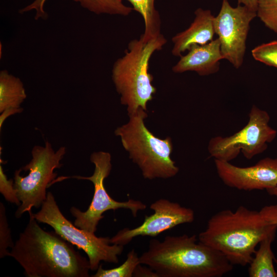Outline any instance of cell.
Instances as JSON below:
<instances>
[{
    "label": "cell",
    "instance_id": "6da1fadb",
    "mask_svg": "<svg viewBox=\"0 0 277 277\" xmlns=\"http://www.w3.org/2000/svg\"><path fill=\"white\" fill-rule=\"evenodd\" d=\"M29 220L9 251L28 277H88V259L54 231H46L29 212Z\"/></svg>",
    "mask_w": 277,
    "mask_h": 277
},
{
    "label": "cell",
    "instance_id": "7a4b0ae2",
    "mask_svg": "<svg viewBox=\"0 0 277 277\" xmlns=\"http://www.w3.org/2000/svg\"><path fill=\"white\" fill-rule=\"evenodd\" d=\"M159 277H221L233 265L220 252L199 241L195 235L151 239L140 256Z\"/></svg>",
    "mask_w": 277,
    "mask_h": 277
},
{
    "label": "cell",
    "instance_id": "3957f363",
    "mask_svg": "<svg viewBox=\"0 0 277 277\" xmlns=\"http://www.w3.org/2000/svg\"><path fill=\"white\" fill-rule=\"evenodd\" d=\"M274 230L277 225L267 222L259 211L241 205L234 211L223 209L212 215L198 239L233 265L245 266L251 262L260 242Z\"/></svg>",
    "mask_w": 277,
    "mask_h": 277
},
{
    "label": "cell",
    "instance_id": "277c9868",
    "mask_svg": "<svg viewBox=\"0 0 277 277\" xmlns=\"http://www.w3.org/2000/svg\"><path fill=\"white\" fill-rule=\"evenodd\" d=\"M167 43L163 34L144 43L140 38L131 41L125 55L114 63L112 79L121 103L127 106L128 115L139 108L147 111L148 102L153 98L156 89L149 72V61L154 52L161 50Z\"/></svg>",
    "mask_w": 277,
    "mask_h": 277
},
{
    "label": "cell",
    "instance_id": "5b68a950",
    "mask_svg": "<svg viewBox=\"0 0 277 277\" xmlns=\"http://www.w3.org/2000/svg\"><path fill=\"white\" fill-rule=\"evenodd\" d=\"M129 122L114 131L129 157L141 170L145 179H168L176 175L179 168L171 158V138L161 139L145 126L147 113L142 108L129 115Z\"/></svg>",
    "mask_w": 277,
    "mask_h": 277
},
{
    "label": "cell",
    "instance_id": "8992f818",
    "mask_svg": "<svg viewBox=\"0 0 277 277\" xmlns=\"http://www.w3.org/2000/svg\"><path fill=\"white\" fill-rule=\"evenodd\" d=\"M65 153V147L55 151L48 141L44 146L33 147L31 161L14 174V187L21 202L15 213L16 218L33 207L42 206L47 198L46 189L57 176L54 170L61 167V161Z\"/></svg>",
    "mask_w": 277,
    "mask_h": 277
},
{
    "label": "cell",
    "instance_id": "52a82bcc",
    "mask_svg": "<svg viewBox=\"0 0 277 277\" xmlns=\"http://www.w3.org/2000/svg\"><path fill=\"white\" fill-rule=\"evenodd\" d=\"M32 215L38 223L49 225L65 240L83 250L88 256L91 270H96L101 261L118 263L124 246L111 244L110 238L97 237L73 225L63 214L51 192H47L40 210Z\"/></svg>",
    "mask_w": 277,
    "mask_h": 277
},
{
    "label": "cell",
    "instance_id": "ba28073f",
    "mask_svg": "<svg viewBox=\"0 0 277 277\" xmlns=\"http://www.w3.org/2000/svg\"><path fill=\"white\" fill-rule=\"evenodd\" d=\"M247 124L240 131L229 136L211 138L208 150L215 160L230 162L242 153L247 160L264 152L276 136V131L269 125L268 113L253 105Z\"/></svg>",
    "mask_w": 277,
    "mask_h": 277
},
{
    "label": "cell",
    "instance_id": "9c48e42d",
    "mask_svg": "<svg viewBox=\"0 0 277 277\" xmlns=\"http://www.w3.org/2000/svg\"><path fill=\"white\" fill-rule=\"evenodd\" d=\"M90 161L95 166L91 176L68 177L89 180L94 186L93 196L86 211H82L75 207H72L70 209L71 214L75 217V226L94 233L99 222L104 217L103 214L106 211L128 209L131 211L134 217H136L139 211L146 208V205L140 201L129 199L125 202H118L109 195L104 185L105 180L109 175L112 168L111 156L109 152H94L90 156Z\"/></svg>",
    "mask_w": 277,
    "mask_h": 277
},
{
    "label": "cell",
    "instance_id": "30bf717a",
    "mask_svg": "<svg viewBox=\"0 0 277 277\" xmlns=\"http://www.w3.org/2000/svg\"><path fill=\"white\" fill-rule=\"evenodd\" d=\"M256 16V12L246 6L233 7L228 0H223L219 13L214 17L222 54L236 69L243 64L250 24Z\"/></svg>",
    "mask_w": 277,
    "mask_h": 277
},
{
    "label": "cell",
    "instance_id": "8fae6325",
    "mask_svg": "<svg viewBox=\"0 0 277 277\" xmlns=\"http://www.w3.org/2000/svg\"><path fill=\"white\" fill-rule=\"evenodd\" d=\"M152 214L146 215L143 223L133 228H124L110 238V243L124 246L138 236H155L177 225L190 223L194 220V212L176 202L160 199L150 205Z\"/></svg>",
    "mask_w": 277,
    "mask_h": 277
},
{
    "label": "cell",
    "instance_id": "7c38bea8",
    "mask_svg": "<svg viewBox=\"0 0 277 277\" xmlns=\"http://www.w3.org/2000/svg\"><path fill=\"white\" fill-rule=\"evenodd\" d=\"M214 165L219 177L231 188L267 190L277 185V158L265 157L253 166L244 167L215 159Z\"/></svg>",
    "mask_w": 277,
    "mask_h": 277
},
{
    "label": "cell",
    "instance_id": "4fadbf2b",
    "mask_svg": "<svg viewBox=\"0 0 277 277\" xmlns=\"http://www.w3.org/2000/svg\"><path fill=\"white\" fill-rule=\"evenodd\" d=\"M188 51L172 67L174 73L192 71L201 76H207L219 70L220 61L224 57L218 38L205 45H193Z\"/></svg>",
    "mask_w": 277,
    "mask_h": 277
},
{
    "label": "cell",
    "instance_id": "5bb4252c",
    "mask_svg": "<svg viewBox=\"0 0 277 277\" xmlns=\"http://www.w3.org/2000/svg\"><path fill=\"white\" fill-rule=\"evenodd\" d=\"M194 14L195 18L190 26L172 38L173 46L171 53L175 56H181L193 45H205L213 39L214 16L211 11L199 8Z\"/></svg>",
    "mask_w": 277,
    "mask_h": 277
},
{
    "label": "cell",
    "instance_id": "9a60e30c",
    "mask_svg": "<svg viewBox=\"0 0 277 277\" xmlns=\"http://www.w3.org/2000/svg\"><path fill=\"white\" fill-rule=\"evenodd\" d=\"M276 230L267 235L259 243L248 268L250 277H277L273 262L275 258L271 248Z\"/></svg>",
    "mask_w": 277,
    "mask_h": 277
},
{
    "label": "cell",
    "instance_id": "2e32d148",
    "mask_svg": "<svg viewBox=\"0 0 277 277\" xmlns=\"http://www.w3.org/2000/svg\"><path fill=\"white\" fill-rule=\"evenodd\" d=\"M27 95L20 78L6 70L0 72V113L8 110L23 111L21 104Z\"/></svg>",
    "mask_w": 277,
    "mask_h": 277
},
{
    "label": "cell",
    "instance_id": "e0dca14e",
    "mask_svg": "<svg viewBox=\"0 0 277 277\" xmlns=\"http://www.w3.org/2000/svg\"><path fill=\"white\" fill-rule=\"evenodd\" d=\"M133 6V9L142 16L145 24L144 33L140 39L144 43L157 38L161 34V21L155 8V0H126Z\"/></svg>",
    "mask_w": 277,
    "mask_h": 277
},
{
    "label": "cell",
    "instance_id": "ac0fdd59",
    "mask_svg": "<svg viewBox=\"0 0 277 277\" xmlns=\"http://www.w3.org/2000/svg\"><path fill=\"white\" fill-rule=\"evenodd\" d=\"M81 6L96 14H108L127 16L133 8L125 6L123 0H73Z\"/></svg>",
    "mask_w": 277,
    "mask_h": 277
},
{
    "label": "cell",
    "instance_id": "d6986e66",
    "mask_svg": "<svg viewBox=\"0 0 277 277\" xmlns=\"http://www.w3.org/2000/svg\"><path fill=\"white\" fill-rule=\"evenodd\" d=\"M140 256L134 249L129 251L125 261L120 266L104 269L100 264L93 277H132L136 267L140 264Z\"/></svg>",
    "mask_w": 277,
    "mask_h": 277
},
{
    "label": "cell",
    "instance_id": "ffe728a7",
    "mask_svg": "<svg viewBox=\"0 0 277 277\" xmlns=\"http://www.w3.org/2000/svg\"><path fill=\"white\" fill-rule=\"evenodd\" d=\"M256 16L277 34V0H257Z\"/></svg>",
    "mask_w": 277,
    "mask_h": 277
},
{
    "label": "cell",
    "instance_id": "44dd1931",
    "mask_svg": "<svg viewBox=\"0 0 277 277\" xmlns=\"http://www.w3.org/2000/svg\"><path fill=\"white\" fill-rule=\"evenodd\" d=\"M253 58L267 66L277 68V41L261 44L251 50Z\"/></svg>",
    "mask_w": 277,
    "mask_h": 277
},
{
    "label": "cell",
    "instance_id": "7402d4cb",
    "mask_svg": "<svg viewBox=\"0 0 277 277\" xmlns=\"http://www.w3.org/2000/svg\"><path fill=\"white\" fill-rule=\"evenodd\" d=\"M13 243L11 230L9 227L6 216V211L3 203H0V258L9 256L8 249L12 248Z\"/></svg>",
    "mask_w": 277,
    "mask_h": 277
},
{
    "label": "cell",
    "instance_id": "603a6c76",
    "mask_svg": "<svg viewBox=\"0 0 277 277\" xmlns=\"http://www.w3.org/2000/svg\"><path fill=\"white\" fill-rule=\"evenodd\" d=\"M0 192L5 199L11 203L20 206L21 202L17 197L14 187V180H8L2 166H0Z\"/></svg>",
    "mask_w": 277,
    "mask_h": 277
},
{
    "label": "cell",
    "instance_id": "cb8c5ba5",
    "mask_svg": "<svg viewBox=\"0 0 277 277\" xmlns=\"http://www.w3.org/2000/svg\"><path fill=\"white\" fill-rule=\"evenodd\" d=\"M47 0H35L31 4L26 6L19 10V13H23L29 11L36 10V14L34 17L35 19L37 20L40 18L42 19H47L48 14L44 10V5Z\"/></svg>",
    "mask_w": 277,
    "mask_h": 277
},
{
    "label": "cell",
    "instance_id": "d4e9b609",
    "mask_svg": "<svg viewBox=\"0 0 277 277\" xmlns=\"http://www.w3.org/2000/svg\"><path fill=\"white\" fill-rule=\"evenodd\" d=\"M259 211L267 222L277 225V204L266 205Z\"/></svg>",
    "mask_w": 277,
    "mask_h": 277
},
{
    "label": "cell",
    "instance_id": "484cf974",
    "mask_svg": "<svg viewBox=\"0 0 277 277\" xmlns=\"http://www.w3.org/2000/svg\"><path fill=\"white\" fill-rule=\"evenodd\" d=\"M141 264L137 265L134 271L133 276L135 277H159L157 273L149 267L142 266Z\"/></svg>",
    "mask_w": 277,
    "mask_h": 277
},
{
    "label": "cell",
    "instance_id": "4316f807",
    "mask_svg": "<svg viewBox=\"0 0 277 277\" xmlns=\"http://www.w3.org/2000/svg\"><path fill=\"white\" fill-rule=\"evenodd\" d=\"M238 5L247 7L250 10L256 12L257 0H238Z\"/></svg>",
    "mask_w": 277,
    "mask_h": 277
},
{
    "label": "cell",
    "instance_id": "83f0119b",
    "mask_svg": "<svg viewBox=\"0 0 277 277\" xmlns=\"http://www.w3.org/2000/svg\"><path fill=\"white\" fill-rule=\"evenodd\" d=\"M266 191L269 195L274 196L277 198V185L271 189L267 190Z\"/></svg>",
    "mask_w": 277,
    "mask_h": 277
},
{
    "label": "cell",
    "instance_id": "f1b7e54d",
    "mask_svg": "<svg viewBox=\"0 0 277 277\" xmlns=\"http://www.w3.org/2000/svg\"><path fill=\"white\" fill-rule=\"evenodd\" d=\"M274 261L275 262L276 266H277V259H275ZM276 273H277V270H276Z\"/></svg>",
    "mask_w": 277,
    "mask_h": 277
}]
</instances>
